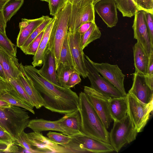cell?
Here are the masks:
<instances>
[{
	"label": "cell",
	"instance_id": "cell-1",
	"mask_svg": "<svg viewBox=\"0 0 153 153\" xmlns=\"http://www.w3.org/2000/svg\"><path fill=\"white\" fill-rule=\"evenodd\" d=\"M27 74L41 94L45 108L52 112L64 114L78 109L79 96L71 88L53 84L34 67L29 68Z\"/></svg>",
	"mask_w": 153,
	"mask_h": 153
},
{
	"label": "cell",
	"instance_id": "cell-2",
	"mask_svg": "<svg viewBox=\"0 0 153 153\" xmlns=\"http://www.w3.org/2000/svg\"><path fill=\"white\" fill-rule=\"evenodd\" d=\"M78 110L83 134L110 143L109 133L83 92L79 94Z\"/></svg>",
	"mask_w": 153,
	"mask_h": 153
},
{
	"label": "cell",
	"instance_id": "cell-3",
	"mask_svg": "<svg viewBox=\"0 0 153 153\" xmlns=\"http://www.w3.org/2000/svg\"><path fill=\"white\" fill-rule=\"evenodd\" d=\"M72 4L66 1L54 16L55 20L51 33L48 48L53 50L54 55L56 70L59 65L60 55L63 42L66 37L68 23Z\"/></svg>",
	"mask_w": 153,
	"mask_h": 153
},
{
	"label": "cell",
	"instance_id": "cell-4",
	"mask_svg": "<svg viewBox=\"0 0 153 153\" xmlns=\"http://www.w3.org/2000/svg\"><path fill=\"white\" fill-rule=\"evenodd\" d=\"M29 118L28 113L21 107H0V126L15 140L27 127Z\"/></svg>",
	"mask_w": 153,
	"mask_h": 153
},
{
	"label": "cell",
	"instance_id": "cell-5",
	"mask_svg": "<svg viewBox=\"0 0 153 153\" xmlns=\"http://www.w3.org/2000/svg\"><path fill=\"white\" fill-rule=\"evenodd\" d=\"M137 133L127 114L120 120L114 121L113 127L109 133L110 143L114 151L118 153L124 146L134 140Z\"/></svg>",
	"mask_w": 153,
	"mask_h": 153
},
{
	"label": "cell",
	"instance_id": "cell-6",
	"mask_svg": "<svg viewBox=\"0 0 153 153\" xmlns=\"http://www.w3.org/2000/svg\"><path fill=\"white\" fill-rule=\"evenodd\" d=\"M72 139L62 146L73 153H108L114 151L110 143L85 135L81 132L69 136Z\"/></svg>",
	"mask_w": 153,
	"mask_h": 153
},
{
	"label": "cell",
	"instance_id": "cell-7",
	"mask_svg": "<svg viewBox=\"0 0 153 153\" xmlns=\"http://www.w3.org/2000/svg\"><path fill=\"white\" fill-rule=\"evenodd\" d=\"M127 114L133 123L137 132H142L153 111V100L148 103L143 102L132 93L127 94Z\"/></svg>",
	"mask_w": 153,
	"mask_h": 153
},
{
	"label": "cell",
	"instance_id": "cell-8",
	"mask_svg": "<svg viewBox=\"0 0 153 153\" xmlns=\"http://www.w3.org/2000/svg\"><path fill=\"white\" fill-rule=\"evenodd\" d=\"M87 77L91 83L90 87L103 95L111 98L124 96L119 90L104 77L102 76L85 55Z\"/></svg>",
	"mask_w": 153,
	"mask_h": 153
},
{
	"label": "cell",
	"instance_id": "cell-9",
	"mask_svg": "<svg viewBox=\"0 0 153 153\" xmlns=\"http://www.w3.org/2000/svg\"><path fill=\"white\" fill-rule=\"evenodd\" d=\"M83 91L105 128H108L112 120L109 110V103L111 98L103 95L90 87L85 86Z\"/></svg>",
	"mask_w": 153,
	"mask_h": 153
},
{
	"label": "cell",
	"instance_id": "cell-10",
	"mask_svg": "<svg viewBox=\"0 0 153 153\" xmlns=\"http://www.w3.org/2000/svg\"><path fill=\"white\" fill-rule=\"evenodd\" d=\"M95 21V10L93 3L90 4H72L68 23V32L77 31L82 25Z\"/></svg>",
	"mask_w": 153,
	"mask_h": 153
},
{
	"label": "cell",
	"instance_id": "cell-11",
	"mask_svg": "<svg viewBox=\"0 0 153 153\" xmlns=\"http://www.w3.org/2000/svg\"><path fill=\"white\" fill-rule=\"evenodd\" d=\"M67 37L71 54L73 68L83 78L87 77L85 55L80 43V35L78 30L68 32Z\"/></svg>",
	"mask_w": 153,
	"mask_h": 153
},
{
	"label": "cell",
	"instance_id": "cell-12",
	"mask_svg": "<svg viewBox=\"0 0 153 153\" xmlns=\"http://www.w3.org/2000/svg\"><path fill=\"white\" fill-rule=\"evenodd\" d=\"M89 61L95 68L124 96L127 94L124 86L125 76L117 65L107 63L94 62L89 58Z\"/></svg>",
	"mask_w": 153,
	"mask_h": 153
},
{
	"label": "cell",
	"instance_id": "cell-13",
	"mask_svg": "<svg viewBox=\"0 0 153 153\" xmlns=\"http://www.w3.org/2000/svg\"><path fill=\"white\" fill-rule=\"evenodd\" d=\"M145 13V11L142 10L136 11L132 27L134 39L142 46L149 56L153 52V42L149 34Z\"/></svg>",
	"mask_w": 153,
	"mask_h": 153
},
{
	"label": "cell",
	"instance_id": "cell-14",
	"mask_svg": "<svg viewBox=\"0 0 153 153\" xmlns=\"http://www.w3.org/2000/svg\"><path fill=\"white\" fill-rule=\"evenodd\" d=\"M26 135L30 144L39 153H73L69 149L53 142L41 132L33 131Z\"/></svg>",
	"mask_w": 153,
	"mask_h": 153
},
{
	"label": "cell",
	"instance_id": "cell-15",
	"mask_svg": "<svg viewBox=\"0 0 153 153\" xmlns=\"http://www.w3.org/2000/svg\"><path fill=\"white\" fill-rule=\"evenodd\" d=\"M93 5L94 10L108 27L116 26L118 18L115 0H100Z\"/></svg>",
	"mask_w": 153,
	"mask_h": 153
},
{
	"label": "cell",
	"instance_id": "cell-16",
	"mask_svg": "<svg viewBox=\"0 0 153 153\" xmlns=\"http://www.w3.org/2000/svg\"><path fill=\"white\" fill-rule=\"evenodd\" d=\"M21 73L16 79L22 86L26 92L32 100L34 107L39 109L43 106V98L40 92L35 87L31 79L25 72L23 65L20 63Z\"/></svg>",
	"mask_w": 153,
	"mask_h": 153
},
{
	"label": "cell",
	"instance_id": "cell-17",
	"mask_svg": "<svg viewBox=\"0 0 153 153\" xmlns=\"http://www.w3.org/2000/svg\"><path fill=\"white\" fill-rule=\"evenodd\" d=\"M133 84L128 92L134 95L143 102L148 103L153 98V91L146 83L144 75L134 72Z\"/></svg>",
	"mask_w": 153,
	"mask_h": 153
},
{
	"label": "cell",
	"instance_id": "cell-18",
	"mask_svg": "<svg viewBox=\"0 0 153 153\" xmlns=\"http://www.w3.org/2000/svg\"><path fill=\"white\" fill-rule=\"evenodd\" d=\"M0 63L8 81L10 79L18 78L21 73V68L20 64L19 63L16 56L6 51L0 50Z\"/></svg>",
	"mask_w": 153,
	"mask_h": 153
},
{
	"label": "cell",
	"instance_id": "cell-19",
	"mask_svg": "<svg viewBox=\"0 0 153 153\" xmlns=\"http://www.w3.org/2000/svg\"><path fill=\"white\" fill-rule=\"evenodd\" d=\"M59 120L60 127L66 135L71 136L80 132L81 120L78 109L65 114Z\"/></svg>",
	"mask_w": 153,
	"mask_h": 153
},
{
	"label": "cell",
	"instance_id": "cell-20",
	"mask_svg": "<svg viewBox=\"0 0 153 153\" xmlns=\"http://www.w3.org/2000/svg\"><path fill=\"white\" fill-rule=\"evenodd\" d=\"M45 16L32 19L22 18L19 23L20 31L18 36L16 45L21 48L35 29L44 20Z\"/></svg>",
	"mask_w": 153,
	"mask_h": 153
},
{
	"label": "cell",
	"instance_id": "cell-21",
	"mask_svg": "<svg viewBox=\"0 0 153 153\" xmlns=\"http://www.w3.org/2000/svg\"><path fill=\"white\" fill-rule=\"evenodd\" d=\"M43 65L39 70L40 74L47 80L59 85L56 76V67L54 55L52 49H47L44 57Z\"/></svg>",
	"mask_w": 153,
	"mask_h": 153
},
{
	"label": "cell",
	"instance_id": "cell-22",
	"mask_svg": "<svg viewBox=\"0 0 153 153\" xmlns=\"http://www.w3.org/2000/svg\"><path fill=\"white\" fill-rule=\"evenodd\" d=\"M135 73L144 75L147 74L149 56L142 46L137 42L133 47Z\"/></svg>",
	"mask_w": 153,
	"mask_h": 153
},
{
	"label": "cell",
	"instance_id": "cell-23",
	"mask_svg": "<svg viewBox=\"0 0 153 153\" xmlns=\"http://www.w3.org/2000/svg\"><path fill=\"white\" fill-rule=\"evenodd\" d=\"M54 20V16L45 28L37 51L35 54L33 55L32 64L35 67H40L43 64L45 53L48 47V41Z\"/></svg>",
	"mask_w": 153,
	"mask_h": 153
},
{
	"label": "cell",
	"instance_id": "cell-24",
	"mask_svg": "<svg viewBox=\"0 0 153 153\" xmlns=\"http://www.w3.org/2000/svg\"><path fill=\"white\" fill-rule=\"evenodd\" d=\"M109 110L111 118L114 121L124 118L127 115V96L111 98L109 103Z\"/></svg>",
	"mask_w": 153,
	"mask_h": 153
},
{
	"label": "cell",
	"instance_id": "cell-25",
	"mask_svg": "<svg viewBox=\"0 0 153 153\" xmlns=\"http://www.w3.org/2000/svg\"><path fill=\"white\" fill-rule=\"evenodd\" d=\"M59 122V119L52 121L42 118L34 119L29 121L27 127L31 129L34 132L54 131L61 132L65 135V131L60 127Z\"/></svg>",
	"mask_w": 153,
	"mask_h": 153
},
{
	"label": "cell",
	"instance_id": "cell-26",
	"mask_svg": "<svg viewBox=\"0 0 153 153\" xmlns=\"http://www.w3.org/2000/svg\"><path fill=\"white\" fill-rule=\"evenodd\" d=\"M0 98L6 101L11 105L24 108L33 114H35L33 108L23 100L14 89L0 96Z\"/></svg>",
	"mask_w": 153,
	"mask_h": 153
},
{
	"label": "cell",
	"instance_id": "cell-27",
	"mask_svg": "<svg viewBox=\"0 0 153 153\" xmlns=\"http://www.w3.org/2000/svg\"><path fill=\"white\" fill-rule=\"evenodd\" d=\"M101 33L95 22H92L88 30L82 36H80V43L81 47L83 50L90 43L100 38Z\"/></svg>",
	"mask_w": 153,
	"mask_h": 153
},
{
	"label": "cell",
	"instance_id": "cell-28",
	"mask_svg": "<svg viewBox=\"0 0 153 153\" xmlns=\"http://www.w3.org/2000/svg\"><path fill=\"white\" fill-rule=\"evenodd\" d=\"M117 8L123 17H131L138 10L134 0H115Z\"/></svg>",
	"mask_w": 153,
	"mask_h": 153
},
{
	"label": "cell",
	"instance_id": "cell-29",
	"mask_svg": "<svg viewBox=\"0 0 153 153\" xmlns=\"http://www.w3.org/2000/svg\"><path fill=\"white\" fill-rule=\"evenodd\" d=\"M24 1V0H8L4 4L2 11L6 23L19 10Z\"/></svg>",
	"mask_w": 153,
	"mask_h": 153
},
{
	"label": "cell",
	"instance_id": "cell-30",
	"mask_svg": "<svg viewBox=\"0 0 153 153\" xmlns=\"http://www.w3.org/2000/svg\"><path fill=\"white\" fill-rule=\"evenodd\" d=\"M75 71L73 67L59 64L56 70V78L59 85L67 88L69 76Z\"/></svg>",
	"mask_w": 153,
	"mask_h": 153
},
{
	"label": "cell",
	"instance_id": "cell-31",
	"mask_svg": "<svg viewBox=\"0 0 153 153\" xmlns=\"http://www.w3.org/2000/svg\"><path fill=\"white\" fill-rule=\"evenodd\" d=\"M59 64L73 67L71 54L68 39L67 35L63 42L61 50Z\"/></svg>",
	"mask_w": 153,
	"mask_h": 153
},
{
	"label": "cell",
	"instance_id": "cell-32",
	"mask_svg": "<svg viewBox=\"0 0 153 153\" xmlns=\"http://www.w3.org/2000/svg\"><path fill=\"white\" fill-rule=\"evenodd\" d=\"M52 19V18L48 16H45L44 21L35 29L22 46L20 48L24 53L30 43L42 31L45 29Z\"/></svg>",
	"mask_w": 153,
	"mask_h": 153
},
{
	"label": "cell",
	"instance_id": "cell-33",
	"mask_svg": "<svg viewBox=\"0 0 153 153\" xmlns=\"http://www.w3.org/2000/svg\"><path fill=\"white\" fill-rule=\"evenodd\" d=\"M8 81L23 100L29 105L33 108V102L21 85L16 79H10Z\"/></svg>",
	"mask_w": 153,
	"mask_h": 153
},
{
	"label": "cell",
	"instance_id": "cell-34",
	"mask_svg": "<svg viewBox=\"0 0 153 153\" xmlns=\"http://www.w3.org/2000/svg\"><path fill=\"white\" fill-rule=\"evenodd\" d=\"M0 46L7 52L16 56V46L8 38L6 34L0 32Z\"/></svg>",
	"mask_w": 153,
	"mask_h": 153
},
{
	"label": "cell",
	"instance_id": "cell-35",
	"mask_svg": "<svg viewBox=\"0 0 153 153\" xmlns=\"http://www.w3.org/2000/svg\"><path fill=\"white\" fill-rule=\"evenodd\" d=\"M47 135L52 141L62 146L68 143L72 139L69 136L56 132L49 131L47 134Z\"/></svg>",
	"mask_w": 153,
	"mask_h": 153
},
{
	"label": "cell",
	"instance_id": "cell-36",
	"mask_svg": "<svg viewBox=\"0 0 153 153\" xmlns=\"http://www.w3.org/2000/svg\"><path fill=\"white\" fill-rule=\"evenodd\" d=\"M14 143L27 150L30 153H39L30 144L27 140L26 133L23 131Z\"/></svg>",
	"mask_w": 153,
	"mask_h": 153
},
{
	"label": "cell",
	"instance_id": "cell-37",
	"mask_svg": "<svg viewBox=\"0 0 153 153\" xmlns=\"http://www.w3.org/2000/svg\"><path fill=\"white\" fill-rule=\"evenodd\" d=\"M44 30L45 29L42 31L30 43L24 53L25 54L33 55L35 54L43 36Z\"/></svg>",
	"mask_w": 153,
	"mask_h": 153
},
{
	"label": "cell",
	"instance_id": "cell-38",
	"mask_svg": "<svg viewBox=\"0 0 153 153\" xmlns=\"http://www.w3.org/2000/svg\"><path fill=\"white\" fill-rule=\"evenodd\" d=\"M138 10L153 14V0H134Z\"/></svg>",
	"mask_w": 153,
	"mask_h": 153
},
{
	"label": "cell",
	"instance_id": "cell-39",
	"mask_svg": "<svg viewBox=\"0 0 153 153\" xmlns=\"http://www.w3.org/2000/svg\"><path fill=\"white\" fill-rule=\"evenodd\" d=\"M65 2V0H48V2L50 15L54 16L59 9Z\"/></svg>",
	"mask_w": 153,
	"mask_h": 153
},
{
	"label": "cell",
	"instance_id": "cell-40",
	"mask_svg": "<svg viewBox=\"0 0 153 153\" xmlns=\"http://www.w3.org/2000/svg\"><path fill=\"white\" fill-rule=\"evenodd\" d=\"M81 81L80 75L76 71L72 72L70 75L67 83V88H73Z\"/></svg>",
	"mask_w": 153,
	"mask_h": 153
},
{
	"label": "cell",
	"instance_id": "cell-41",
	"mask_svg": "<svg viewBox=\"0 0 153 153\" xmlns=\"http://www.w3.org/2000/svg\"><path fill=\"white\" fill-rule=\"evenodd\" d=\"M15 140L8 132L0 129V142L7 144L8 146L14 143Z\"/></svg>",
	"mask_w": 153,
	"mask_h": 153
},
{
	"label": "cell",
	"instance_id": "cell-42",
	"mask_svg": "<svg viewBox=\"0 0 153 153\" xmlns=\"http://www.w3.org/2000/svg\"><path fill=\"white\" fill-rule=\"evenodd\" d=\"M153 14L145 12V15L147 26L152 40L153 42Z\"/></svg>",
	"mask_w": 153,
	"mask_h": 153
},
{
	"label": "cell",
	"instance_id": "cell-43",
	"mask_svg": "<svg viewBox=\"0 0 153 153\" xmlns=\"http://www.w3.org/2000/svg\"><path fill=\"white\" fill-rule=\"evenodd\" d=\"M14 89L9 82L0 79V96Z\"/></svg>",
	"mask_w": 153,
	"mask_h": 153
},
{
	"label": "cell",
	"instance_id": "cell-44",
	"mask_svg": "<svg viewBox=\"0 0 153 153\" xmlns=\"http://www.w3.org/2000/svg\"><path fill=\"white\" fill-rule=\"evenodd\" d=\"M7 26V23L4 19L2 11L0 10V32L2 33L6 34L5 29Z\"/></svg>",
	"mask_w": 153,
	"mask_h": 153
},
{
	"label": "cell",
	"instance_id": "cell-45",
	"mask_svg": "<svg viewBox=\"0 0 153 153\" xmlns=\"http://www.w3.org/2000/svg\"><path fill=\"white\" fill-rule=\"evenodd\" d=\"M20 152L19 146L14 143L13 144L8 145L6 149L3 151V152L20 153Z\"/></svg>",
	"mask_w": 153,
	"mask_h": 153
},
{
	"label": "cell",
	"instance_id": "cell-46",
	"mask_svg": "<svg viewBox=\"0 0 153 153\" xmlns=\"http://www.w3.org/2000/svg\"><path fill=\"white\" fill-rule=\"evenodd\" d=\"M92 22L86 23L82 25L77 30L79 32L81 36H82L89 28Z\"/></svg>",
	"mask_w": 153,
	"mask_h": 153
},
{
	"label": "cell",
	"instance_id": "cell-47",
	"mask_svg": "<svg viewBox=\"0 0 153 153\" xmlns=\"http://www.w3.org/2000/svg\"><path fill=\"white\" fill-rule=\"evenodd\" d=\"M147 74L153 75V52L151 53L149 55Z\"/></svg>",
	"mask_w": 153,
	"mask_h": 153
},
{
	"label": "cell",
	"instance_id": "cell-48",
	"mask_svg": "<svg viewBox=\"0 0 153 153\" xmlns=\"http://www.w3.org/2000/svg\"><path fill=\"white\" fill-rule=\"evenodd\" d=\"M145 82L150 89L153 91V75H144Z\"/></svg>",
	"mask_w": 153,
	"mask_h": 153
},
{
	"label": "cell",
	"instance_id": "cell-49",
	"mask_svg": "<svg viewBox=\"0 0 153 153\" xmlns=\"http://www.w3.org/2000/svg\"><path fill=\"white\" fill-rule=\"evenodd\" d=\"M65 1H68L72 4L79 5L83 4H90L93 3L94 0H65Z\"/></svg>",
	"mask_w": 153,
	"mask_h": 153
},
{
	"label": "cell",
	"instance_id": "cell-50",
	"mask_svg": "<svg viewBox=\"0 0 153 153\" xmlns=\"http://www.w3.org/2000/svg\"><path fill=\"white\" fill-rule=\"evenodd\" d=\"M0 79L8 81L7 79L3 68L0 63Z\"/></svg>",
	"mask_w": 153,
	"mask_h": 153
},
{
	"label": "cell",
	"instance_id": "cell-51",
	"mask_svg": "<svg viewBox=\"0 0 153 153\" xmlns=\"http://www.w3.org/2000/svg\"><path fill=\"white\" fill-rule=\"evenodd\" d=\"M11 105L6 101L0 98V107L4 108L8 107Z\"/></svg>",
	"mask_w": 153,
	"mask_h": 153
},
{
	"label": "cell",
	"instance_id": "cell-52",
	"mask_svg": "<svg viewBox=\"0 0 153 153\" xmlns=\"http://www.w3.org/2000/svg\"><path fill=\"white\" fill-rule=\"evenodd\" d=\"M8 145L6 144L0 142V152H3V151L8 147Z\"/></svg>",
	"mask_w": 153,
	"mask_h": 153
},
{
	"label": "cell",
	"instance_id": "cell-53",
	"mask_svg": "<svg viewBox=\"0 0 153 153\" xmlns=\"http://www.w3.org/2000/svg\"><path fill=\"white\" fill-rule=\"evenodd\" d=\"M8 0H0V10H2L3 8Z\"/></svg>",
	"mask_w": 153,
	"mask_h": 153
},
{
	"label": "cell",
	"instance_id": "cell-54",
	"mask_svg": "<svg viewBox=\"0 0 153 153\" xmlns=\"http://www.w3.org/2000/svg\"><path fill=\"white\" fill-rule=\"evenodd\" d=\"M0 50H1L4 51H6L3 48H2L0 46Z\"/></svg>",
	"mask_w": 153,
	"mask_h": 153
},
{
	"label": "cell",
	"instance_id": "cell-55",
	"mask_svg": "<svg viewBox=\"0 0 153 153\" xmlns=\"http://www.w3.org/2000/svg\"><path fill=\"white\" fill-rule=\"evenodd\" d=\"M100 0H94L93 2V4H94L95 3H96L98 1H100Z\"/></svg>",
	"mask_w": 153,
	"mask_h": 153
},
{
	"label": "cell",
	"instance_id": "cell-56",
	"mask_svg": "<svg viewBox=\"0 0 153 153\" xmlns=\"http://www.w3.org/2000/svg\"><path fill=\"white\" fill-rule=\"evenodd\" d=\"M0 129L4 131H5L3 128H2L0 126Z\"/></svg>",
	"mask_w": 153,
	"mask_h": 153
},
{
	"label": "cell",
	"instance_id": "cell-57",
	"mask_svg": "<svg viewBox=\"0 0 153 153\" xmlns=\"http://www.w3.org/2000/svg\"><path fill=\"white\" fill-rule=\"evenodd\" d=\"M41 0L42 1H45L48 2V0Z\"/></svg>",
	"mask_w": 153,
	"mask_h": 153
}]
</instances>
